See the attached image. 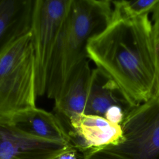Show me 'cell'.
Returning <instances> with one entry per match:
<instances>
[{
  "mask_svg": "<svg viewBox=\"0 0 159 159\" xmlns=\"http://www.w3.org/2000/svg\"><path fill=\"white\" fill-rule=\"evenodd\" d=\"M89 60L119 88L136 107L153 97L157 65L149 14L111 21L91 38Z\"/></svg>",
  "mask_w": 159,
  "mask_h": 159,
  "instance_id": "1",
  "label": "cell"
},
{
  "mask_svg": "<svg viewBox=\"0 0 159 159\" xmlns=\"http://www.w3.org/2000/svg\"><path fill=\"white\" fill-rule=\"evenodd\" d=\"M112 13L111 1L72 0L50 64L45 94L48 98H58L73 73L88 59L89 40L111 22Z\"/></svg>",
  "mask_w": 159,
  "mask_h": 159,
  "instance_id": "2",
  "label": "cell"
},
{
  "mask_svg": "<svg viewBox=\"0 0 159 159\" xmlns=\"http://www.w3.org/2000/svg\"><path fill=\"white\" fill-rule=\"evenodd\" d=\"M35 55L30 32L0 54V114L14 115L36 107Z\"/></svg>",
  "mask_w": 159,
  "mask_h": 159,
  "instance_id": "3",
  "label": "cell"
},
{
  "mask_svg": "<svg viewBox=\"0 0 159 159\" xmlns=\"http://www.w3.org/2000/svg\"><path fill=\"white\" fill-rule=\"evenodd\" d=\"M120 125V143L83 155L91 159H159V98L135 107Z\"/></svg>",
  "mask_w": 159,
  "mask_h": 159,
  "instance_id": "4",
  "label": "cell"
},
{
  "mask_svg": "<svg viewBox=\"0 0 159 159\" xmlns=\"http://www.w3.org/2000/svg\"><path fill=\"white\" fill-rule=\"evenodd\" d=\"M72 0H34L30 34L38 96L46 94L51 59Z\"/></svg>",
  "mask_w": 159,
  "mask_h": 159,
  "instance_id": "5",
  "label": "cell"
},
{
  "mask_svg": "<svg viewBox=\"0 0 159 159\" xmlns=\"http://www.w3.org/2000/svg\"><path fill=\"white\" fill-rule=\"evenodd\" d=\"M71 150L69 145L29 134L0 114V159H57Z\"/></svg>",
  "mask_w": 159,
  "mask_h": 159,
  "instance_id": "6",
  "label": "cell"
},
{
  "mask_svg": "<svg viewBox=\"0 0 159 159\" xmlns=\"http://www.w3.org/2000/svg\"><path fill=\"white\" fill-rule=\"evenodd\" d=\"M63 127L70 145L82 155L117 145L123 140L121 125L99 116L82 114L71 119Z\"/></svg>",
  "mask_w": 159,
  "mask_h": 159,
  "instance_id": "7",
  "label": "cell"
},
{
  "mask_svg": "<svg viewBox=\"0 0 159 159\" xmlns=\"http://www.w3.org/2000/svg\"><path fill=\"white\" fill-rule=\"evenodd\" d=\"M134 107L111 78L98 68L92 69L84 114L120 125Z\"/></svg>",
  "mask_w": 159,
  "mask_h": 159,
  "instance_id": "8",
  "label": "cell"
},
{
  "mask_svg": "<svg viewBox=\"0 0 159 159\" xmlns=\"http://www.w3.org/2000/svg\"><path fill=\"white\" fill-rule=\"evenodd\" d=\"M88 60L75 70L61 95L54 101L55 114L63 126L71 119L84 114L92 72Z\"/></svg>",
  "mask_w": 159,
  "mask_h": 159,
  "instance_id": "9",
  "label": "cell"
},
{
  "mask_svg": "<svg viewBox=\"0 0 159 159\" xmlns=\"http://www.w3.org/2000/svg\"><path fill=\"white\" fill-rule=\"evenodd\" d=\"M34 0H0V54L30 32Z\"/></svg>",
  "mask_w": 159,
  "mask_h": 159,
  "instance_id": "10",
  "label": "cell"
},
{
  "mask_svg": "<svg viewBox=\"0 0 159 159\" xmlns=\"http://www.w3.org/2000/svg\"><path fill=\"white\" fill-rule=\"evenodd\" d=\"M10 118L18 128L31 135L70 145L67 134L55 114L36 107Z\"/></svg>",
  "mask_w": 159,
  "mask_h": 159,
  "instance_id": "11",
  "label": "cell"
},
{
  "mask_svg": "<svg viewBox=\"0 0 159 159\" xmlns=\"http://www.w3.org/2000/svg\"><path fill=\"white\" fill-rule=\"evenodd\" d=\"M111 1L112 4L111 21H112L134 19L152 13L158 0Z\"/></svg>",
  "mask_w": 159,
  "mask_h": 159,
  "instance_id": "12",
  "label": "cell"
},
{
  "mask_svg": "<svg viewBox=\"0 0 159 159\" xmlns=\"http://www.w3.org/2000/svg\"><path fill=\"white\" fill-rule=\"evenodd\" d=\"M153 39L157 65V82L154 97L159 98V0L152 12Z\"/></svg>",
  "mask_w": 159,
  "mask_h": 159,
  "instance_id": "13",
  "label": "cell"
},
{
  "mask_svg": "<svg viewBox=\"0 0 159 159\" xmlns=\"http://www.w3.org/2000/svg\"><path fill=\"white\" fill-rule=\"evenodd\" d=\"M78 153L75 150H71L62 153L57 159H77L76 155Z\"/></svg>",
  "mask_w": 159,
  "mask_h": 159,
  "instance_id": "14",
  "label": "cell"
},
{
  "mask_svg": "<svg viewBox=\"0 0 159 159\" xmlns=\"http://www.w3.org/2000/svg\"><path fill=\"white\" fill-rule=\"evenodd\" d=\"M82 159H91V158L87 155H83L82 156Z\"/></svg>",
  "mask_w": 159,
  "mask_h": 159,
  "instance_id": "15",
  "label": "cell"
}]
</instances>
